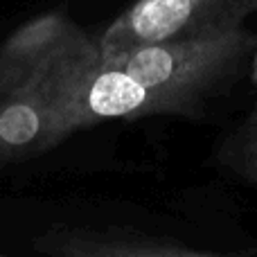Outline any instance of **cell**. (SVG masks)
I'll return each mask as SVG.
<instances>
[{
	"label": "cell",
	"mask_w": 257,
	"mask_h": 257,
	"mask_svg": "<svg viewBox=\"0 0 257 257\" xmlns=\"http://www.w3.org/2000/svg\"><path fill=\"white\" fill-rule=\"evenodd\" d=\"M255 50V34L244 25L221 34L145 45L99 61L63 106L54 145L102 120L199 117L205 104L239 77Z\"/></svg>",
	"instance_id": "6da1fadb"
},
{
	"label": "cell",
	"mask_w": 257,
	"mask_h": 257,
	"mask_svg": "<svg viewBox=\"0 0 257 257\" xmlns=\"http://www.w3.org/2000/svg\"><path fill=\"white\" fill-rule=\"evenodd\" d=\"M99 66V43L63 14L18 27L0 45V167L54 145L72 90Z\"/></svg>",
	"instance_id": "7a4b0ae2"
},
{
	"label": "cell",
	"mask_w": 257,
	"mask_h": 257,
	"mask_svg": "<svg viewBox=\"0 0 257 257\" xmlns=\"http://www.w3.org/2000/svg\"><path fill=\"white\" fill-rule=\"evenodd\" d=\"M255 14L257 0H136L97 41L99 61L145 45L230 32Z\"/></svg>",
	"instance_id": "3957f363"
},
{
	"label": "cell",
	"mask_w": 257,
	"mask_h": 257,
	"mask_svg": "<svg viewBox=\"0 0 257 257\" xmlns=\"http://www.w3.org/2000/svg\"><path fill=\"white\" fill-rule=\"evenodd\" d=\"M36 248L50 257H219L156 244V241H138L128 239V237L120 239V237L111 235L75 230L50 232L36 244Z\"/></svg>",
	"instance_id": "277c9868"
},
{
	"label": "cell",
	"mask_w": 257,
	"mask_h": 257,
	"mask_svg": "<svg viewBox=\"0 0 257 257\" xmlns=\"http://www.w3.org/2000/svg\"><path fill=\"white\" fill-rule=\"evenodd\" d=\"M253 63H255V68H253V77L257 79V52H255V61H253Z\"/></svg>",
	"instance_id": "5b68a950"
},
{
	"label": "cell",
	"mask_w": 257,
	"mask_h": 257,
	"mask_svg": "<svg viewBox=\"0 0 257 257\" xmlns=\"http://www.w3.org/2000/svg\"><path fill=\"white\" fill-rule=\"evenodd\" d=\"M0 257H5V255H0Z\"/></svg>",
	"instance_id": "8992f818"
}]
</instances>
